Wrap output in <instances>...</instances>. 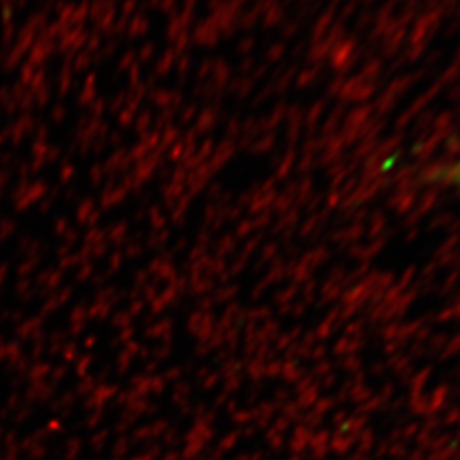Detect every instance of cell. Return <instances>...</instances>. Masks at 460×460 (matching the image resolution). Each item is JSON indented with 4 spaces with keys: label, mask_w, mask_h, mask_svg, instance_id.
Returning <instances> with one entry per match:
<instances>
[{
    "label": "cell",
    "mask_w": 460,
    "mask_h": 460,
    "mask_svg": "<svg viewBox=\"0 0 460 460\" xmlns=\"http://www.w3.org/2000/svg\"><path fill=\"white\" fill-rule=\"evenodd\" d=\"M437 178H438L440 181L452 184V186H456V188H459L460 190V159L459 161H456V163H452V164L442 167V169L438 171Z\"/></svg>",
    "instance_id": "obj_1"
}]
</instances>
